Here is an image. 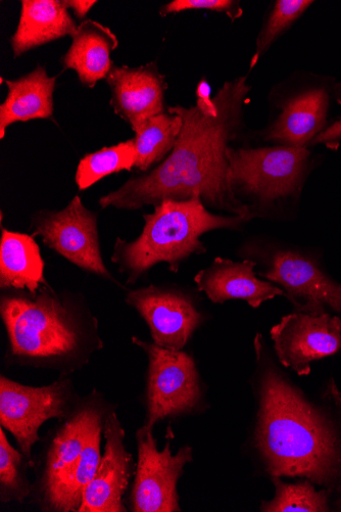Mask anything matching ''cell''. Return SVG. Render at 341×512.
I'll return each instance as SVG.
<instances>
[{
    "mask_svg": "<svg viewBox=\"0 0 341 512\" xmlns=\"http://www.w3.org/2000/svg\"><path fill=\"white\" fill-rule=\"evenodd\" d=\"M24 455V454H23ZM23 455L9 442L5 430L0 431V497L5 503H22L30 494Z\"/></svg>",
    "mask_w": 341,
    "mask_h": 512,
    "instance_id": "26",
    "label": "cell"
},
{
    "mask_svg": "<svg viewBox=\"0 0 341 512\" xmlns=\"http://www.w3.org/2000/svg\"><path fill=\"white\" fill-rule=\"evenodd\" d=\"M333 511H341V499L334 504Z\"/></svg>",
    "mask_w": 341,
    "mask_h": 512,
    "instance_id": "31",
    "label": "cell"
},
{
    "mask_svg": "<svg viewBox=\"0 0 341 512\" xmlns=\"http://www.w3.org/2000/svg\"><path fill=\"white\" fill-rule=\"evenodd\" d=\"M252 89L248 76H239L211 98L202 82L196 105L169 107L167 111L183 121L174 150L151 171L130 177L102 197L100 207L136 211L166 200L200 198L209 210L250 217L231 192L227 152L246 128Z\"/></svg>",
    "mask_w": 341,
    "mask_h": 512,
    "instance_id": "1",
    "label": "cell"
},
{
    "mask_svg": "<svg viewBox=\"0 0 341 512\" xmlns=\"http://www.w3.org/2000/svg\"><path fill=\"white\" fill-rule=\"evenodd\" d=\"M333 100L341 106V81L335 82L333 86Z\"/></svg>",
    "mask_w": 341,
    "mask_h": 512,
    "instance_id": "30",
    "label": "cell"
},
{
    "mask_svg": "<svg viewBox=\"0 0 341 512\" xmlns=\"http://www.w3.org/2000/svg\"><path fill=\"white\" fill-rule=\"evenodd\" d=\"M334 84L330 77L298 73L274 85L268 123L257 133L262 144L311 148L329 126Z\"/></svg>",
    "mask_w": 341,
    "mask_h": 512,
    "instance_id": "8",
    "label": "cell"
},
{
    "mask_svg": "<svg viewBox=\"0 0 341 512\" xmlns=\"http://www.w3.org/2000/svg\"><path fill=\"white\" fill-rule=\"evenodd\" d=\"M118 45L119 39L109 27L86 19L78 26L61 63L65 69L76 72L83 86L94 88L114 68L111 55Z\"/></svg>",
    "mask_w": 341,
    "mask_h": 512,
    "instance_id": "18",
    "label": "cell"
},
{
    "mask_svg": "<svg viewBox=\"0 0 341 512\" xmlns=\"http://www.w3.org/2000/svg\"><path fill=\"white\" fill-rule=\"evenodd\" d=\"M0 317L11 358L37 367H78L103 343L97 320L75 296L44 286L36 294L4 290Z\"/></svg>",
    "mask_w": 341,
    "mask_h": 512,
    "instance_id": "3",
    "label": "cell"
},
{
    "mask_svg": "<svg viewBox=\"0 0 341 512\" xmlns=\"http://www.w3.org/2000/svg\"><path fill=\"white\" fill-rule=\"evenodd\" d=\"M275 486V495L269 501H263L264 512H329L333 511L332 496L324 489L317 490L309 480L286 483L282 478L271 479Z\"/></svg>",
    "mask_w": 341,
    "mask_h": 512,
    "instance_id": "24",
    "label": "cell"
},
{
    "mask_svg": "<svg viewBox=\"0 0 341 512\" xmlns=\"http://www.w3.org/2000/svg\"><path fill=\"white\" fill-rule=\"evenodd\" d=\"M143 215V228L138 238L127 241L117 238L111 261L134 285L143 275L160 263L173 273L192 256L207 253L202 238L220 229L241 230L252 218L217 214L200 198L187 201L166 200Z\"/></svg>",
    "mask_w": 341,
    "mask_h": 512,
    "instance_id": "4",
    "label": "cell"
},
{
    "mask_svg": "<svg viewBox=\"0 0 341 512\" xmlns=\"http://www.w3.org/2000/svg\"><path fill=\"white\" fill-rule=\"evenodd\" d=\"M257 275V263L253 260L236 262L217 257L209 267L194 277V282L198 290L215 304L242 300L253 308H259L276 297L285 298L281 288L263 281Z\"/></svg>",
    "mask_w": 341,
    "mask_h": 512,
    "instance_id": "17",
    "label": "cell"
},
{
    "mask_svg": "<svg viewBox=\"0 0 341 512\" xmlns=\"http://www.w3.org/2000/svg\"><path fill=\"white\" fill-rule=\"evenodd\" d=\"M313 4L312 0H276L270 6L257 37L256 52L251 60V70L270 51L272 45L294 26Z\"/></svg>",
    "mask_w": 341,
    "mask_h": 512,
    "instance_id": "25",
    "label": "cell"
},
{
    "mask_svg": "<svg viewBox=\"0 0 341 512\" xmlns=\"http://www.w3.org/2000/svg\"><path fill=\"white\" fill-rule=\"evenodd\" d=\"M77 24L63 0H23L20 21L11 38L14 58L73 35Z\"/></svg>",
    "mask_w": 341,
    "mask_h": 512,
    "instance_id": "20",
    "label": "cell"
},
{
    "mask_svg": "<svg viewBox=\"0 0 341 512\" xmlns=\"http://www.w3.org/2000/svg\"><path fill=\"white\" fill-rule=\"evenodd\" d=\"M44 261L32 235L2 230L0 239V289L36 294L48 283Z\"/></svg>",
    "mask_w": 341,
    "mask_h": 512,
    "instance_id": "21",
    "label": "cell"
},
{
    "mask_svg": "<svg viewBox=\"0 0 341 512\" xmlns=\"http://www.w3.org/2000/svg\"><path fill=\"white\" fill-rule=\"evenodd\" d=\"M70 398L68 380L36 388L0 379V423L15 437L28 461L41 426L52 418L66 417Z\"/></svg>",
    "mask_w": 341,
    "mask_h": 512,
    "instance_id": "11",
    "label": "cell"
},
{
    "mask_svg": "<svg viewBox=\"0 0 341 512\" xmlns=\"http://www.w3.org/2000/svg\"><path fill=\"white\" fill-rule=\"evenodd\" d=\"M229 185L254 220L290 218L314 166L310 148H230Z\"/></svg>",
    "mask_w": 341,
    "mask_h": 512,
    "instance_id": "5",
    "label": "cell"
},
{
    "mask_svg": "<svg viewBox=\"0 0 341 512\" xmlns=\"http://www.w3.org/2000/svg\"><path fill=\"white\" fill-rule=\"evenodd\" d=\"M189 11H211L226 15L231 22H235L243 15L240 2L235 0H173L160 9V16L180 14Z\"/></svg>",
    "mask_w": 341,
    "mask_h": 512,
    "instance_id": "27",
    "label": "cell"
},
{
    "mask_svg": "<svg viewBox=\"0 0 341 512\" xmlns=\"http://www.w3.org/2000/svg\"><path fill=\"white\" fill-rule=\"evenodd\" d=\"M132 343L149 358L148 415L143 427L153 430L167 417L187 414L202 402L201 380L196 361L184 351L168 350L137 337Z\"/></svg>",
    "mask_w": 341,
    "mask_h": 512,
    "instance_id": "10",
    "label": "cell"
},
{
    "mask_svg": "<svg viewBox=\"0 0 341 512\" xmlns=\"http://www.w3.org/2000/svg\"><path fill=\"white\" fill-rule=\"evenodd\" d=\"M126 302L148 323L154 343L168 350H183L205 320L193 297L175 287L132 290Z\"/></svg>",
    "mask_w": 341,
    "mask_h": 512,
    "instance_id": "14",
    "label": "cell"
},
{
    "mask_svg": "<svg viewBox=\"0 0 341 512\" xmlns=\"http://www.w3.org/2000/svg\"><path fill=\"white\" fill-rule=\"evenodd\" d=\"M103 413L86 405L58 431L47 451L40 483L43 502L53 511H78L85 488L102 460Z\"/></svg>",
    "mask_w": 341,
    "mask_h": 512,
    "instance_id": "6",
    "label": "cell"
},
{
    "mask_svg": "<svg viewBox=\"0 0 341 512\" xmlns=\"http://www.w3.org/2000/svg\"><path fill=\"white\" fill-rule=\"evenodd\" d=\"M105 453L100 467L85 488L79 512H124L123 496L132 471V456L127 452L125 432L118 416L111 413L104 423Z\"/></svg>",
    "mask_w": 341,
    "mask_h": 512,
    "instance_id": "16",
    "label": "cell"
},
{
    "mask_svg": "<svg viewBox=\"0 0 341 512\" xmlns=\"http://www.w3.org/2000/svg\"><path fill=\"white\" fill-rule=\"evenodd\" d=\"M258 411L252 445L272 478L309 480L341 499V391L330 379L317 396L292 382L264 338L254 342Z\"/></svg>",
    "mask_w": 341,
    "mask_h": 512,
    "instance_id": "2",
    "label": "cell"
},
{
    "mask_svg": "<svg viewBox=\"0 0 341 512\" xmlns=\"http://www.w3.org/2000/svg\"><path fill=\"white\" fill-rule=\"evenodd\" d=\"M270 334L278 362L300 377L311 374L314 361L341 351V318L331 313L296 311L282 317Z\"/></svg>",
    "mask_w": 341,
    "mask_h": 512,
    "instance_id": "13",
    "label": "cell"
},
{
    "mask_svg": "<svg viewBox=\"0 0 341 512\" xmlns=\"http://www.w3.org/2000/svg\"><path fill=\"white\" fill-rule=\"evenodd\" d=\"M58 76H50L42 66L14 80H5L8 95L0 105V138L17 122L52 119L55 111L54 95Z\"/></svg>",
    "mask_w": 341,
    "mask_h": 512,
    "instance_id": "19",
    "label": "cell"
},
{
    "mask_svg": "<svg viewBox=\"0 0 341 512\" xmlns=\"http://www.w3.org/2000/svg\"><path fill=\"white\" fill-rule=\"evenodd\" d=\"M63 3L69 11L72 10L77 19L82 21L86 20L85 17L97 4L95 0H63Z\"/></svg>",
    "mask_w": 341,
    "mask_h": 512,
    "instance_id": "29",
    "label": "cell"
},
{
    "mask_svg": "<svg viewBox=\"0 0 341 512\" xmlns=\"http://www.w3.org/2000/svg\"><path fill=\"white\" fill-rule=\"evenodd\" d=\"M107 82L111 107L134 132L146 120L166 112L168 83L156 62L139 67L114 66Z\"/></svg>",
    "mask_w": 341,
    "mask_h": 512,
    "instance_id": "15",
    "label": "cell"
},
{
    "mask_svg": "<svg viewBox=\"0 0 341 512\" xmlns=\"http://www.w3.org/2000/svg\"><path fill=\"white\" fill-rule=\"evenodd\" d=\"M257 263V274L284 291L297 312L341 314V284L325 269L316 252L269 237H254L238 250Z\"/></svg>",
    "mask_w": 341,
    "mask_h": 512,
    "instance_id": "7",
    "label": "cell"
},
{
    "mask_svg": "<svg viewBox=\"0 0 341 512\" xmlns=\"http://www.w3.org/2000/svg\"><path fill=\"white\" fill-rule=\"evenodd\" d=\"M34 238L79 269L119 283L108 269L101 250L99 216L79 196L62 210H40L31 217Z\"/></svg>",
    "mask_w": 341,
    "mask_h": 512,
    "instance_id": "9",
    "label": "cell"
},
{
    "mask_svg": "<svg viewBox=\"0 0 341 512\" xmlns=\"http://www.w3.org/2000/svg\"><path fill=\"white\" fill-rule=\"evenodd\" d=\"M180 116L165 112L146 120L135 131L136 163L140 173L160 165L174 150L182 129Z\"/></svg>",
    "mask_w": 341,
    "mask_h": 512,
    "instance_id": "22",
    "label": "cell"
},
{
    "mask_svg": "<svg viewBox=\"0 0 341 512\" xmlns=\"http://www.w3.org/2000/svg\"><path fill=\"white\" fill-rule=\"evenodd\" d=\"M137 472L132 489L135 512L181 511L178 481L187 463L193 460L192 448L184 446L172 454L171 443L159 451L153 430L142 427L136 434Z\"/></svg>",
    "mask_w": 341,
    "mask_h": 512,
    "instance_id": "12",
    "label": "cell"
},
{
    "mask_svg": "<svg viewBox=\"0 0 341 512\" xmlns=\"http://www.w3.org/2000/svg\"><path fill=\"white\" fill-rule=\"evenodd\" d=\"M341 143V117L329 125L314 141L312 147L323 145L331 151H337Z\"/></svg>",
    "mask_w": 341,
    "mask_h": 512,
    "instance_id": "28",
    "label": "cell"
},
{
    "mask_svg": "<svg viewBox=\"0 0 341 512\" xmlns=\"http://www.w3.org/2000/svg\"><path fill=\"white\" fill-rule=\"evenodd\" d=\"M136 158L134 139L87 154L80 160L76 170L75 181L79 191L88 190L112 174L131 171L135 168Z\"/></svg>",
    "mask_w": 341,
    "mask_h": 512,
    "instance_id": "23",
    "label": "cell"
}]
</instances>
